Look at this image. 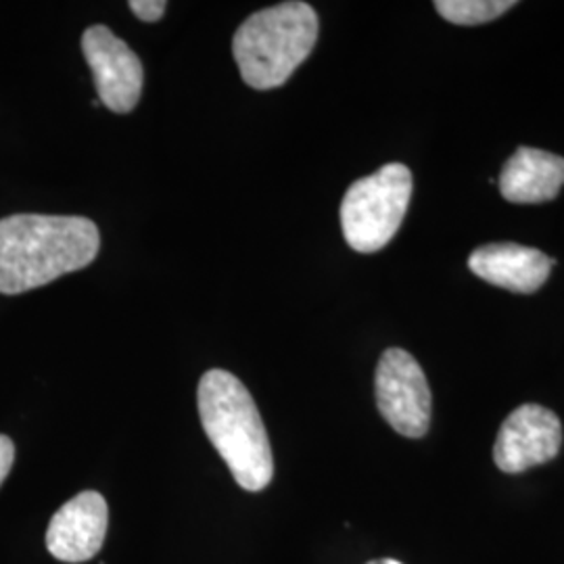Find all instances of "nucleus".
<instances>
[{"instance_id":"obj_4","label":"nucleus","mask_w":564,"mask_h":564,"mask_svg":"<svg viewBox=\"0 0 564 564\" xmlns=\"http://www.w3.org/2000/svg\"><path fill=\"white\" fill-rule=\"evenodd\" d=\"M412 199V174L403 163H387L354 182L341 203L343 237L360 253H375L391 241Z\"/></svg>"},{"instance_id":"obj_10","label":"nucleus","mask_w":564,"mask_h":564,"mask_svg":"<svg viewBox=\"0 0 564 564\" xmlns=\"http://www.w3.org/2000/svg\"><path fill=\"white\" fill-rule=\"evenodd\" d=\"M498 184L510 203L552 202L564 186V160L542 149L521 147L506 162Z\"/></svg>"},{"instance_id":"obj_9","label":"nucleus","mask_w":564,"mask_h":564,"mask_svg":"<svg viewBox=\"0 0 564 564\" xmlns=\"http://www.w3.org/2000/svg\"><path fill=\"white\" fill-rule=\"evenodd\" d=\"M552 265L554 260L542 251L517 242H491L468 258V268L481 281L521 295L542 289Z\"/></svg>"},{"instance_id":"obj_5","label":"nucleus","mask_w":564,"mask_h":564,"mask_svg":"<svg viewBox=\"0 0 564 564\" xmlns=\"http://www.w3.org/2000/svg\"><path fill=\"white\" fill-rule=\"evenodd\" d=\"M377 405L384 421L403 437L419 440L431 426L433 398L421 364L405 349H387L375 377Z\"/></svg>"},{"instance_id":"obj_1","label":"nucleus","mask_w":564,"mask_h":564,"mask_svg":"<svg viewBox=\"0 0 564 564\" xmlns=\"http://www.w3.org/2000/svg\"><path fill=\"white\" fill-rule=\"evenodd\" d=\"M97 224L82 216L15 214L0 220V293L20 295L95 262Z\"/></svg>"},{"instance_id":"obj_8","label":"nucleus","mask_w":564,"mask_h":564,"mask_svg":"<svg viewBox=\"0 0 564 564\" xmlns=\"http://www.w3.org/2000/svg\"><path fill=\"white\" fill-rule=\"evenodd\" d=\"M109 508L99 491H82L61 506L46 529V547L61 563L80 564L101 550Z\"/></svg>"},{"instance_id":"obj_13","label":"nucleus","mask_w":564,"mask_h":564,"mask_svg":"<svg viewBox=\"0 0 564 564\" xmlns=\"http://www.w3.org/2000/svg\"><path fill=\"white\" fill-rule=\"evenodd\" d=\"M13 460H15V445L7 435H0V485L4 484V479L9 477Z\"/></svg>"},{"instance_id":"obj_6","label":"nucleus","mask_w":564,"mask_h":564,"mask_svg":"<svg viewBox=\"0 0 564 564\" xmlns=\"http://www.w3.org/2000/svg\"><path fill=\"white\" fill-rule=\"evenodd\" d=\"M82 51L93 69L99 101L113 113H130L141 101L144 72L139 55L107 25H90Z\"/></svg>"},{"instance_id":"obj_7","label":"nucleus","mask_w":564,"mask_h":564,"mask_svg":"<svg viewBox=\"0 0 564 564\" xmlns=\"http://www.w3.org/2000/svg\"><path fill=\"white\" fill-rule=\"evenodd\" d=\"M563 445L561 419L538 403H524L510 412L494 445L496 466L519 475L533 466L550 463Z\"/></svg>"},{"instance_id":"obj_3","label":"nucleus","mask_w":564,"mask_h":564,"mask_svg":"<svg viewBox=\"0 0 564 564\" xmlns=\"http://www.w3.org/2000/svg\"><path fill=\"white\" fill-rule=\"evenodd\" d=\"M316 41V11L307 2L291 0L242 21L232 41V55L245 84L256 90H272L293 76Z\"/></svg>"},{"instance_id":"obj_11","label":"nucleus","mask_w":564,"mask_h":564,"mask_svg":"<svg viewBox=\"0 0 564 564\" xmlns=\"http://www.w3.org/2000/svg\"><path fill=\"white\" fill-rule=\"evenodd\" d=\"M517 2L512 0H437L440 15L456 25H481L498 20Z\"/></svg>"},{"instance_id":"obj_12","label":"nucleus","mask_w":564,"mask_h":564,"mask_svg":"<svg viewBox=\"0 0 564 564\" xmlns=\"http://www.w3.org/2000/svg\"><path fill=\"white\" fill-rule=\"evenodd\" d=\"M128 7L132 9V13H134L139 20L153 23V21L162 20L167 2H165V0H130Z\"/></svg>"},{"instance_id":"obj_14","label":"nucleus","mask_w":564,"mask_h":564,"mask_svg":"<svg viewBox=\"0 0 564 564\" xmlns=\"http://www.w3.org/2000/svg\"><path fill=\"white\" fill-rule=\"evenodd\" d=\"M366 564H403L400 561H393V558H379V561H370V563Z\"/></svg>"},{"instance_id":"obj_2","label":"nucleus","mask_w":564,"mask_h":564,"mask_svg":"<svg viewBox=\"0 0 564 564\" xmlns=\"http://www.w3.org/2000/svg\"><path fill=\"white\" fill-rule=\"evenodd\" d=\"M203 431L245 491H262L274 477L272 447L249 389L230 372H205L197 389Z\"/></svg>"}]
</instances>
